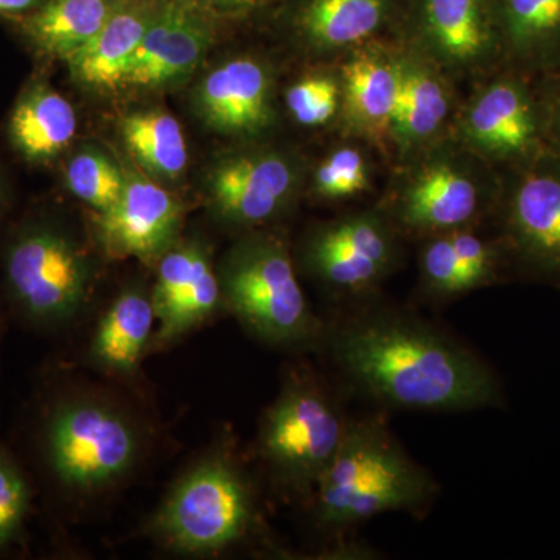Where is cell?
<instances>
[{
  "label": "cell",
  "mask_w": 560,
  "mask_h": 560,
  "mask_svg": "<svg viewBox=\"0 0 560 560\" xmlns=\"http://www.w3.org/2000/svg\"><path fill=\"white\" fill-rule=\"evenodd\" d=\"M327 340L350 385L383 407L470 411L501 404L488 364L418 316L361 312L338 324Z\"/></svg>",
  "instance_id": "1"
},
{
  "label": "cell",
  "mask_w": 560,
  "mask_h": 560,
  "mask_svg": "<svg viewBox=\"0 0 560 560\" xmlns=\"http://www.w3.org/2000/svg\"><path fill=\"white\" fill-rule=\"evenodd\" d=\"M436 490L383 420L363 418L349 420L312 503L320 528L340 534L385 512L422 511Z\"/></svg>",
  "instance_id": "2"
},
{
  "label": "cell",
  "mask_w": 560,
  "mask_h": 560,
  "mask_svg": "<svg viewBox=\"0 0 560 560\" xmlns=\"http://www.w3.org/2000/svg\"><path fill=\"white\" fill-rule=\"evenodd\" d=\"M223 307L257 340L304 348L326 337L305 300L287 243L271 232L248 231L217 267Z\"/></svg>",
  "instance_id": "3"
},
{
  "label": "cell",
  "mask_w": 560,
  "mask_h": 560,
  "mask_svg": "<svg viewBox=\"0 0 560 560\" xmlns=\"http://www.w3.org/2000/svg\"><path fill=\"white\" fill-rule=\"evenodd\" d=\"M145 447L135 415L97 393L58 400L43 427V452L55 480L77 495H97L128 477Z\"/></svg>",
  "instance_id": "4"
},
{
  "label": "cell",
  "mask_w": 560,
  "mask_h": 560,
  "mask_svg": "<svg viewBox=\"0 0 560 560\" xmlns=\"http://www.w3.org/2000/svg\"><path fill=\"white\" fill-rule=\"evenodd\" d=\"M348 423L334 394L315 374L307 370L287 374L257 434V455L283 497L312 501Z\"/></svg>",
  "instance_id": "5"
},
{
  "label": "cell",
  "mask_w": 560,
  "mask_h": 560,
  "mask_svg": "<svg viewBox=\"0 0 560 560\" xmlns=\"http://www.w3.org/2000/svg\"><path fill=\"white\" fill-rule=\"evenodd\" d=\"M261 526L256 492L224 452L205 456L175 482L150 523L168 550L209 556L242 544Z\"/></svg>",
  "instance_id": "6"
},
{
  "label": "cell",
  "mask_w": 560,
  "mask_h": 560,
  "mask_svg": "<svg viewBox=\"0 0 560 560\" xmlns=\"http://www.w3.org/2000/svg\"><path fill=\"white\" fill-rule=\"evenodd\" d=\"M95 268L86 246L51 220L22 224L3 254L11 304L27 323L44 329L79 318L90 301Z\"/></svg>",
  "instance_id": "7"
},
{
  "label": "cell",
  "mask_w": 560,
  "mask_h": 560,
  "mask_svg": "<svg viewBox=\"0 0 560 560\" xmlns=\"http://www.w3.org/2000/svg\"><path fill=\"white\" fill-rule=\"evenodd\" d=\"M302 184L301 162L272 147L226 151L209 165L205 198L213 219L254 231L279 219Z\"/></svg>",
  "instance_id": "8"
},
{
  "label": "cell",
  "mask_w": 560,
  "mask_h": 560,
  "mask_svg": "<svg viewBox=\"0 0 560 560\" xmlns=\"http://www.w3.org/2000/svg\"><path fill=\"white\" fill-rule=\"evenodd\" d=\"M393 231L386 217L375 212L330 221L305 243V265L331 290L361 296L374 290L396 264Z\"/></svg>",
  "instance_id": "9"
},
{
  "label": "cell",
  "mask_w": 560,
  "mask_h": 560,
  "mask_svg": "<svg viewBox=\"0 0 560 560\" xmlns=\"http://www.w3.org/2000/svg\"><path fill=\"white\" fill-rule=\"evenodd\" d=\"M183 201L138 167L127 168V184L113 208L94 217V237L109 259L156 265L179 241Z\"/></svg>",
  "instance_id": "10"
},
{
  "label": "cell",
  "mask_w": 560,
  "mask_h": 560,
  "mask_svg": "<svg viewBox=\"0 0 560 560\" xmlns=\"http://www.w3.org/2000/svg\"><path fill=\"white\" fill-rule=\"evenodd\" d=\"M217 22L187 0H162L121 92L151 94L186 83L215 40Z\"/></svg>",
  "instance_id": "11"
},
{
  "label": "cell",
  "mask_w": 560,
  "mask_h": 560,
  "mask_svg": "<svg viewBox=\"0 0 560 560\" xmlns=\"http://www.w3.org/2000/svg\"><path fill=\"white\" fill-rule=\"evenodd\" d=\"M150 293L158 323L153 350L180 340L223 307L217 268L198 238H179L158 260Z\"/></svg>",
  "instance_id": "12"
},
{
  "label": "cell",
  "mask_w": 560,
  "mask_h": 560,
  "mask_svg": "<svg viewBox=\"0 0 560 560\" xmlns=\"http://www.w3.org/2000/svg\"><path fill=\"white\" fill-rule=\"evenodd\" d=\"M195 113L209 130L231 138H254L276 119L270 70L242 55L202 75L191 95Z\"/></svg>",
  "instance_id": "13"
},
{
  "label": "cell",
  "mask_w": 560,
  "mask_h": 560,
  "mask_svg": "<svg viewBox=\"0 0 560 560\" xmlns=\"http://www.w3.org/2000/svg\"><path fill=\"white\" fill-rule=\"evenodd\" d=\"M482 205L474 173L460 162L440 158L423 164L400 191L393 215L401 230L436 235L469 226Z\"/></svg>",
  "instance_id": "14"
},
{
  "label": "cell",
  "mask_w": 560,
  "mask_h": 560,
  "mask_svg": "<svg viewBox=\"0 0 560 560\" xmlns=\"http://www.w3.org/2000/svg\"><path fill=\"white\" fill-rule=\"evenodd\" d=\"M162 0H121L101 32L66 60L70 79L98 95L121 92L125 75Z\"/></svg>",
  "instance_id": "15"
},
{
  "label": "cell",
  "mask_w": 560,
  "mask_h": 560,
  "mask_svg": "<svg viewBox=\"0 0 560 560\" xmlns=\"http://www.w3.org/2000/svg\"><path fill=\"white\" fill-rule=\"evenodd\" d=\"M419 13L431 61L464 72L489 60L493 32L482 0H420Z\"/></svg>",
  "instance_id": "16"
},
{
  "label": "cell",
  "mask_w": 560,
  "mask_h": 560,
  "mask_svg": "<svg viewBox=\"0 0 560 560\" xmlns=\"http://www.w3.org/2000/svg\"><path fill=\"white\" fill-rule=\"evenodd\" d=\"M154 324L156 313L150 291L139 285L121 290L95 327L88 359L113 377H135L151 349Z\"/></svg>",
  "instance_id": "17"
},
{
  "label": "cell",
  "mask_w": 560,
  "mask_h": 560,
  "mask_svg": "<svg viewBox=\"0 0 560 560\" xmlns=\"http://www.w3.org/2000/svg\"><path fill=\"white\" fill-rule=\"evenodd\" d=\"M399 57L371 47L342 68L341 103L346 120L360 135L381 139L390 132L400 92Z\"/></svg>",
  "instance_id": "18"
},
{
  "label": "cell",
  "mask_w": 560,
  "mask_h": 560,
  "mask_svg": "<svg viewBox=\"0 0 560 560\" xmlns=\"http://www.w3.org/2000/svg\"><path fill=\"white\" fill-rule=\"evenodd\" d=\"M393 0H300L291 28L313 54L359 46L381 32L393 13Z\"/></svg>",
  "instance_id": "19"
},
{
  "label": "cell",
  "mask_w": 560,
  "mask_h": 560,
  "mask_svg": "<svg viewBox=\"0 0 560 560\" xmlns=\"http://www.w3.org/2000/svg\"><path fill=\"white\" fill-rule=\"evenodd\" d=\"M77 127V113L68 98L46 81H33L11 110L9 138L25 161L49 164L69 149Z\"/></svg>",
  "instance_id": "20"
},
{
  "label": "cell",
  "mask_w": 560,
  "mask_h": 560,
  "mask_svg": "<svg viewBox=\"0 0 560 560\" xmlns=\"http://www.w3.org/2000/svg\"><path fill=\"white\" fill-rule=\"evenodd\" d=\"M495 249L467 228L431 235L420 253L427 294L451 300L488 285L495 272Z\"/></svg>",
  "instance_id": "21"
},
{
  "label": "cell",
  "mask_w": 560,
  "mask_h": 560,
  "mask_svg": "<svg viewBox=\"0 0 560 560\" xmlns=\"http://www.w3.org/2000/svg\"><path fill=\"white\" fill-rule=\"evenodd\" d=\"M464 138L482 153H523L533 142L536 124L528 98L512 81H495L471 102L464 117Z\"/></svg>",
  "instance_id": "22"
},
{
  "label": "cell",
  "mask_w": 560,
  "mask_h": 560,
  "mask_svg": "<svg viewBox=\"0 0 560 560\" xmlns=\"http://www.w3.org/2000/svg\"><path fill=\"white\" fill-rule=\"evenodd\" d=\"M120 2L43 0L21 14V32L38 54L66 61L95 38Z\"/></svg>",
  "instance_id": "23"
},
{
  "label": "cell",
  "mask_w": 560,
  "mask_h": 560,
  "mask_svg": "<svg viewBox=\"0 0 560 560\" xmlns=\"http://www.w3.org/2000/svg\"><path fill=\"white\" fill-rule=\"evenodd\" d=\"M400 92L389 135L401 151L420 149L441 130L451 97L431 60L410 51L399 57Z\"/></svg>",
  "instance_id": "24"
},
{
  "label": "cell",
  "mask_w": 560,
  "mask_h": 560,
  "mask_svg": "<svg viewBox=\"0 0 560 560\" xmlns=\"http://www.w3.org/2000/svg\"><path fill=\"white\" fill-rule=\"evenodd\" d=\"M512 237L522 253L547 271H560V176L534 173L512 198Z\"/></svg>",
  "instance_id": "25"
},
{
  "label": "cell",
  "mask_w": 560,
  "mask_h": 560,
  "mask_svg": "<svg viewBox=\"0 0 560 560\" xmlns=\"http://www.w3.org/2000/svg\"><path fill=\"white\" fill-rule=\"evenodd\" d=\"M121 142L147 176L171 186L180 179L189 165V150L179 121L168 110L145 108L121 117Z\"/></svg>",
  "instance_id": "26"
},
{
  "label": "cell",
  "mask_w": 560,
  "mask_h": 560,
  "mask_svg": "<svg viewBox=\"0 0 560 560\" xmlns=\"http://www.w3.org/2000/svg\"><path fill=\"white\" fill-rule=\"evenodd\" d=\"M65 184L77 200L102 213L119 201L127 168L101 147L83 145L66 162Z\"/></svg>",
  "instance_id": "27"
},
{
  "label": "cell",
  "mask_w": 560,
  "mask_h": 560,
  "mask_svg": "<svg viewBox=\"0 0 560 560\" xmlns=\"http://www.w3.org/2000/svg\"><path fill=\"white\" fill-rule=\"evenodd\" d=\"M503 20L515 49H547L560 38V0H503Z\"/></svg>",
  "instance_id": "28"
},
{
  "label": "cell",
  "mask_w": 560,
  "mask_h": 560,
  "mask_svg": "<svg viewBox=\"0 0 560 560\" xmlns=\"http://www.w3.org/2000/svg\"><path fill=\"white\" fill-rule=\"evenodd\" d=\"M368 184L370 173L363 154L359 150L345 147L335 150L320 162L313 178V190L326 200H341L366 190Z\"/></svg>",
  "instance_id": "29"
},
{
  "label": "cell",
  "mask_w": 560,
  "mask_h": 560,
  "mask_svg": "<svg viewBox=\"0 0 560 560\" xmlns=\"http://www.w3.org/2000/svg\"><path fill=\"white\" fill-rule=\"evenodd\" d=\"M287 108L298 124L320 127L340 108L341 84L329 75H308L287 91Z\"/></svg>",
  "instance_id": "30"
},
{
  "label": "cell",
  "mask_w": 560,
  "mask_h": 560,
  "mask_svg": "<svg viewBox=\"0 0 560 560\" xmlns=\"http://www.w3.org/2000/svg\"><path fill=\"white\" fill-rule=\"evenodd\" d=\"M28 506V482L13 456L0 445V548L20 536Z\"/></svg>",
  "instance_id": "31"
},
{
  "label": "cell",
  "mask_w": 560,
  "mask_h": 560,
  "mask_svg": "<svg viewBox=\"0 0 560 560\" xmlns=\"http://www.w3.org/2000/svg\"><path fill=\"white\" fill-rule=\"evenodd\" d=\"M187 2L219 24L221 21L248 16L249 13L265 5L268 0H187Z\"/></svg>",
  "instance_id": "32"
},
{
  "label": "cell",
  "mask_w": 560,
  "mask_h": 560,
  "mask_svg": "<svg viewBox=\"0 0 560 560\" xmlns=\"http://www.w3.org/2000/svg\"><path fill=\"white\" fill-rule=\"evenodd\" d=\"M43 0H0V14H24L36 9Z\"/></svg>",
  "instance_id": "33"
},
{
  "label": "cell",
  "mask_w": 560,
  "mask_h": 560,
  "mask_svg": "<svg viewBox=\"0 0 560 560\" xmlns=\"http://www.w3.org/2000/svg\"><path fill=\"white\" fill-rule=\"evenodd\" d=\"M3 209H5V189H3L2 180H0V219H2Z\"/></svg>",
  "instance_id": "34"
}]
</instances>
